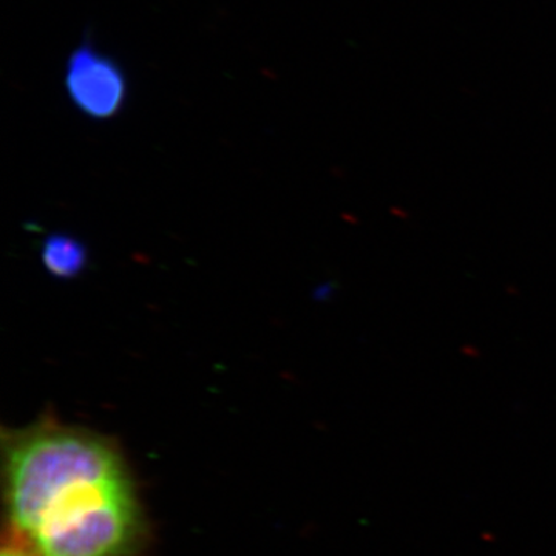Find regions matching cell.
<instances>
[{"mask_svg": "<svg viewBox=\"0 0 556 556\" xmlns=\"http://www.w3.org/2000/svg\"><path fill=\"white\" fill-rule=\"evenodd\" d=\"M10 525L33 556H137L134 479L112 439L47 416L3 433Z\"/></svg>", "mask_w": 556, "mask_h": 556, "instance_id": "cell-1", "label": "cell"}, {"mask_svg": "<svg viewBox=\"0 0 556 556\" xmlns=\"http://www.w3.org/2000/svg\"><path fill=\"white\" fill-rule=\"evenodd\" d=\"M64 86L75 109L90 119L115 118L129 97V83L119 62L90 39L70 53Z\"/></svg>", "mask_w": 556, "mask_h": 556, "instance_id": "cell-2", "label": "cell"}, {"mask_svg": "<svg viewBox=\"0 0 556 556\" xmlns=\"http://www.w3.org/2000/svg\"><path fill=\"white\" fill-rule=\"evenodd\" d=\"M40 257L49 274L62 280L78 277L89 262L87 248L75 237L65 233L47 237Z\"/></svg>", "mask_w": 556, "mask_h": 556, "instance_id": "cell-3", "label": "cell"}, {"mask_svg": "<svg viewBox=\"0 0 556 556\" xmlns=\"http://www.w3.org/2000/svg\"><path fill=\"white\" fill-rule=\"evenodd\" d=\"M2 556H33L25 547L11 546L3 548Z\"/></svg>", "mask_w": 556, "mask_h": 556, "instance_id": "cell-4", "label": "cell"}]
</instances>
